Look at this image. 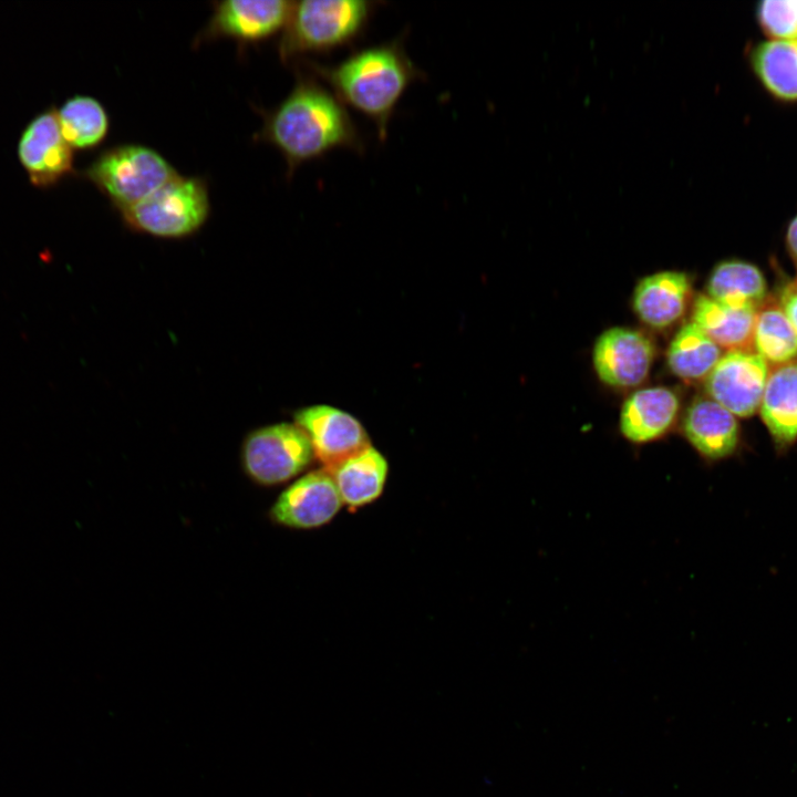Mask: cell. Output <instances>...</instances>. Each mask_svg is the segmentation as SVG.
<instances>
[{"mask_svg":"<svg viewBox=\"0 0 797 797\" xmlns=\"http://www.w3.org/2000/svg\"><path fill=\"white\" fill-rule=\"evenodd\" d=\"M258 138L281 153L288 178L304 163L338 148L364 152V141L345 105L301 72L286 99L266 114Z\"/></svg>","mask_w":797,"mask_h":797,"instance_id":"6da1fadb","label":"cell"},{"mask_svg":"<svg viewBox=\"0 0 797 797\" xmlns=\"http://www.w3.org/2000/svg\"><path fill=\"white\" fill-rule=\"evenodd\" d=\"M404 38L363 48L335 65L306 60V66L322 79L344 104L366 116L380 141L387 136L391 118L407 89L424 73L404 48Z\"/></svg>","mask_w":797,"mask_h":797,"instance_id":"7a4b0ae2","label":"cell"},{"mask_svg":"<svg viewBox=\"0 0 797 797\" xmlns=\"http://www.w3.org/2000/svg\"><path fill=\"white\" fill-rule=\"evenodd\" d=\"M377 2L304 0L293 2L278 43L283 63L308 53H329L358 41Z\"/></svg>","mask_w":797,"mask_h":797,"instance_id":"3957f363","label":"cell"},{"mask_svg":"<svg viewBox=\"0 0 797 797\" xmlns=\"http://www.w3.org/2000/svg\"><path fill=\"white\" fill-rule=\"evenodd\" d=\"M209 194L199 177L179 174L136 205L120 211L134 231L164 239H179L196 232L209 215Z\"/></svg>","mask_w":797,"mask_h":797,"instance_id":"277c9868","label":"cell"},{"mask_svg":"<svg viewBox=\"0 0 797 797\" xmlns=\"http://www.w3.org/2000/svg\"><path fill=\"white\" fill-rule=\"evenodd\" d=\"M82 174L120 213L153 194L178 173L156 151L125 144L102 152Z\"/></svg>","mask_w":797,"mask_h":797,"instance_id":"5b68a950","label":"cell"},{"mask_svg":"<svg viewBox=\"0 0 797 797\" xmlns=\"http://www.w3.org/2000/svg\"><path fill=\"white\" fill-rule=\"evenodd\" d=\"M314 458L307 434L297 425L279 423L250 432L241 445V466L257 485L276 486L297 477Z\"/></svg>","mask_w":797,"mask_h":797,"instance_id":"8992f818","label":"cell"},{"mask_svg":"<svg viewBox=\"0 0 797 797\" xmlns=\"http://www.w3.org/2000/svg\"><path fill=\"white\" fill-rule=\"evenodd\" d=\"M73 148L64 139L55 107L37 114L18 142L19 162L31 184L49 188L74 173Z\"/></svg>","mask_w":797,"mask_h":797,"instance_id":"52a82bcc","label":"cell"},{"mask_svg":"<svg viewBox=\"0 0 797 797\" xmlns=\"http://www.w3.org/2000/svg\"><path fill=\"white\" fill-rule=\"evenodd\" d=\"M768 376L767 362L749 350H731L705 377L708 397L739 417L760 406Z\"/></svg>","mask_w":797,"mask_h":797,"instance_id":"ba28073f","label":"cell"},{"mask_svg":"<svg viewBox=\"0 0 797 797\" xmlns=\"http://www.w3.org/2000/svg\"><path fill=\"white\" fill-rule=\"evenodd\" d=\"M293 2L287 0H227L214 3V13L196 44L219 38L239 43L260 42L283 30Z\"/></svg>","mask_w":797,"mask_h":797,"instance_id":"9c48e42d","label":"cell"},{"mask_svg":"<svg viewBox=\"0 0 797 797\" xmlns=\"http://www.w3.org/2000/svg\"><path fill=\"white\" fill-rule=\"evenodd\" d=\"M343 501L327 469L310 472L286 488L270 508L278 525L293 529H313L329 524Z\"/></svg>","mask_w":797,"mask_h":797,"instance_id":"30bf717a","label":"cell"},{"mask_svg":"<svg viewBox=\"0 0 797 797\" xmlns=\"http://www.w3.org/2000/svg\"><path fill=\"white\" fill-rule=\"evenodd\" d=\"M294 420L309 437L314 457L327 470L371 446L362 424L339 408L313 405L299 410Z\"/></svg>","mask_w":797,"mask_h":797,"instance_id":"8fae6325","label":"cell"},{"mask_svg":"<svg viewBox=\"0 0 797 797\" xmlns=\"http://www.w3.org/2000/svg\"><path fill=\"white\" fill-rule=\"evenodd\" d=\"M654 358L651 340L642 332L614 327L596 341L592 360L598 377L613 387H632L648 376Z\"/></svg>","mask_w":797,"mask_h":797,"instance_id":"7c38bea8","label":"cell"},{"mask_svg":"<svg viewBox=\"0 0 797 797\" xmlns=\"http://www.w3.org/2000/svg\"><path fill=\"white\" fill-rule=\"evenodd\" d=\"M683 435L706 462L733 456L739 445V427L734 414L711 397H698L686 410Z\"/></svg>","mask_w":797,"mask_h":797,"instance_id":"4fadbf2b","label":"cell"},{"mask_svg":"<svg viewBox=\"0 0 797 797\" xmlns=\"http://www.w3.org/2000/svg\"><path fill=\"white\" fill-rule=\"evenodd\" d=\"M679 408L677 395L667 387L638 390L628 396L622 405L620 433L635 445L655 442L670 431Z\"/></svg>","mask_w":797,"mask_h":797,"instance_id":"5bb4252c","label":"cell"},{"mask_svg":"<svg viewBox=\"0 0 797 797\" xmlns=\"http://www.w3.org/2000/svg\"><path fill=\"white\" fill-rule=\"evenodd\" d=\"M690 294V280L684 272L661 271L644 277L635 287L632 304L648 325L663 329L683 314Z\"/></svg>","mask_w":797,"mask_h":797,"instance_id":"9a60e30c","label":"cell"},{"mask_svg":"<svg viewBox=\"0 0 797 797\" xmlns=\"http://www.w3.org/2000/svg\"><path fill=\"white\" fill-rule=\"evenodd\" d=\"M759 407L776 445H791L797 439V362L779 364L768 372Z\"/></svg>","mask_w":797,"mask_h":797,"instance_id":"2e32d148","label":"cell"},{"mask_svg":"<svg viewBox=\"0 0 797 797\" xmlns=\"http://www.w3.org/2000/svg\"><path fill=\"white\" fill-rule=\"evenodd\" d=\"M343 505L354 510L376 500L383 493L389 464L372 445L328 470Z\"/></svg>","mask_w":797,"mask_h":797,"instance_id":"e0dca14e","label":"cell"},{"mask_svg":"<svg viewBox=\"0 0 797 797\" xmlns=\"http://www.w3.org/2000/svg\"><path fill=\"white\" fill-rule=\"evenodd\" d=\"M755 76L774 97L797 102V40L767 39L749 55Z\"/></svg>","mask_w":797,"mask_h":797,"instance_id":"ac0fdd59","label":"cell"},{"mask_svg":"<svg viewBox=\"0 0 797 797\" xmlns=\"http://www.w3.org/2000/svg\"><path fill=\"white\" fill-rule=\"evenodd\" d=\"M756 312L752 308H735L707 296L696 298L693 322L720 348L747 350L753 343Z\"/></svg>","mask_w":797,"mask_h":797,"instance_id":"d6986e66","label":"cell"},{"mask_svg":"<svg viewBox=\"0 0 797 797\" xmlns=\"http://www.w3.org/2000/svg\"><path fill=\"white\" fill-rule=\"evenodd\" d=\"M707 297L735 308H752L762 302L767 284L762 271L742 260L718 263L707 281Z\"/></svg>","mask_w":797,"mask_h":797,"instance_id":"ffe728a7","label":"cell"},{"mask_svg":"<svg viewBox=\"0 0 797 797\" xmlns=\"http://www.w3.org/2000/svg\"><path fill=\"white\" fill-rule=\"evenodd\" d=\"M64 139L73 149H91L107 136L108 115L104 106L89 95H75L56 108Z\"/></svg>","mask_w":797,"mask_h":797,"instance_id":"44dd1931","label":"cell"},{"mask_svg":"<svg viewBox=\"0 0 797 797\" xmlns=\"http://www.w3.org/2000/svg\"><path fill=\"white\" fill-rule=\"evenodd\" d=\"M721 356V348L691 322L682 327L670 343L667 364L684 380H700L710 374Z\"/></svg>","mask_w":797,"mask_h":797,"instance_id":"7402d4cb","label":"cell"},{"mask_svg":"<svg viewBox=\"0 0 797 797\" xmlns=\"http://www.w3.org/2000/svg\"><path fill=\"white\" fill-rule=\"evenodd\" d=\"M753 344L766 362L779 365L797 358V331L782 308L768 307L756 313Z\"/></svg>","mask_w":797,"mask_h":797,"instance_id":"603a6c76","label":"cell"},{"mask_svg":"<svg viewBox=\"0 0 797 797\" xmlns=\"http://www.w3.org/2000/svg\"><path fill=\"white\" fill-rule=\"evenodd\" d=\"M756 19L769 39L797 40V0H764Z\"/></svg>","mask_w":797,"mask_h":797,"instance_id":"cb8c5ba5","label":"cell"},{"mask_svg":"<svg viewBox=\"0 0 797 797\" xmlns=\"http://www.w3.org/2000/svg\"><path fill=\"white\" fill-rule=\"evenodd\" d=\"M782 309L797 331V286L788 288L782 298Z\"/></svg>","mask_w":797,"mask_h":797,"instance_id":"d4e9b609","label":"cell"},{"mask_svg":"<svg viewBox=\"0 0 797 797\" xmlns=\"http://www.w3.org/2000/svg\"><path fill=\"white\" fill-rule=\"evenodd\" d=\"M786 244L790 255L797 260V214L787 227Z\"/></svg>","mask_w":797,"mask_h":797,"instance_id":"484cf974","label":"cell"}]
</instances>
